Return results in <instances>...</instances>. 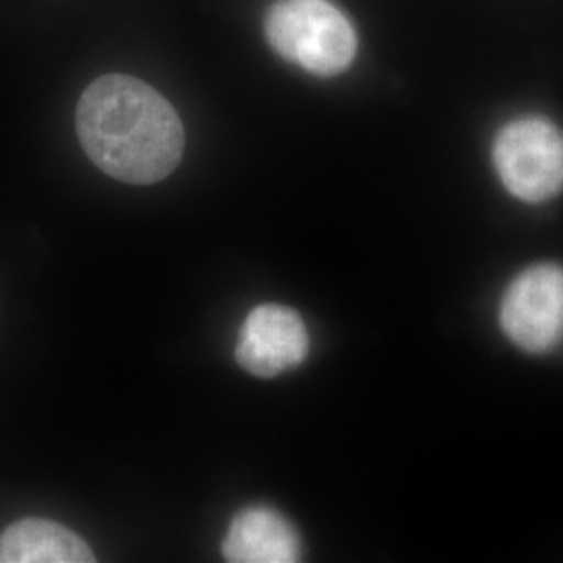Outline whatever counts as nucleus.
Wrapping results in <instances>:
<instances>
[{
	"instance_id": "4",
	"label": "nucleus",
	"mask_w": 563,
	"mask_h": 563,
	"mask_svg": "<svg viewBox=\"0 0 563 563\" xmlns=\"http://www.w3.org/2000/svg\"><path fill=\"white\" fill-rule=\"evenodd\" d=\"M499 320L507 339L528 353H547L563 341V267L532 265L509 284Z\"/></svg>"
},
{
	"instance_id": "1",
	"label": "nucleus",
	"mask_w": 563,
	"mask_h": 563,
	"mask_svg": "<svg viewBox=\"0 0 563 563\" xmlns=\"http://www.w3.org/2000/svg\"><path fill=\"white\" fill-rule=\"evenodd\" d=\"M76 125L90 162L115 180L155 184L181 162L180 115L153 86L132 76L92 81L78 102Z\"/></svg>"
},
{
	"instance_id": "2",
	"label": "nucleus",
	"mask_w": 563,
	"mask_h": 563,
	"mask_svg": "<svg viewBox=\"0 0 563 563\" xmlns=\"http://www.w3.org/2000/svg\"><path fill=\"white\" fill-rule=\"evenodd\" d=\"M265 36L280 57L322 78L339 76L357 55L355 30L330 0H276Z\"/></svg>"
},
{
	"instance_id": "3",
	"label": "nucleus",
	"mask_w": 563,
	"mask_h": 563,
	"mask_svg": "<svg viewBox=\"0 0 563 563\" xmlns=\"http://www.w3.org/2000/svg\"><path fill=\"white\" fill-rule=\"evenodd\" d=\"M493 163L516 199L549 201L563 190V132L544 118L509 121L493 144Z\"/></svg>"
},
{
	"instance_id": "5",
	"label": "nucleus",
	"mask_w": 563,
	"mask_h": 563,
	"mask_svg": "<svg viewBox=\"0 0 563 563\" xmlns=\"http://www.w3.org/2000/svg\"><path fill=\"white\" fill-rule=\"evenodd\" d=\"M309 334L301 316L284 305H260L242 323L236 360L260 378H274L301 365Z\"/></svg>"
},
{
	"instance_id": "7",
	"label": "nucleus",
	"mask_w": 563,
	"mask_h": 563,
	"mask_svg": "<svg viewBox=\"0 0 563 563\" xmlns=\"http://www.w3.org/2000/svg\"><path fill=\"white\" fill-rule=\"evenodd\" d=\"M95 562L76 532L48 520H21L0 534V563Z\"/></svg>"
},
{
	"instance_id": "6",
	"label": "nucleus",
	"mask_w": 563,
	"mask_h": 563,
	"mask_svg": "<svg viewBox=\"0 0 563 563\" xmlns=\"http://www.w3.org/2000/svg\"><path fill=\"white\" fill-rule=\"evenodd\" d=\"M222 551L234 563H292L302 553L295 526L280 511L263 505L246 507L232 520Z\"/></svg>"
}]
</instances>
